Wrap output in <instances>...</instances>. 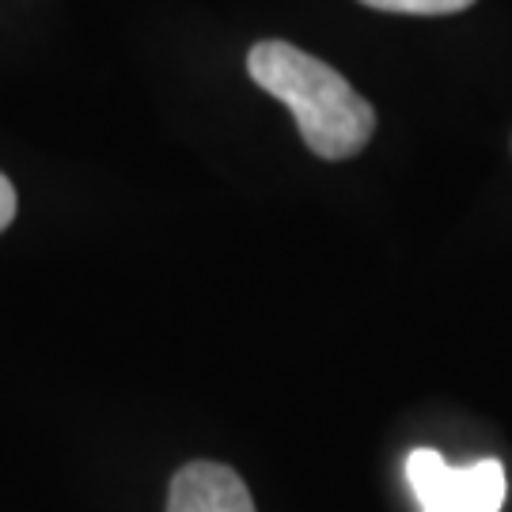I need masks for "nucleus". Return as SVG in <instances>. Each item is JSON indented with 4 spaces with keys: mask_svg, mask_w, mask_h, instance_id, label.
Wrapping results in <instances>:
<instances>
[{
    "mask_svg": "<svg viewBox=\"0 0 512 512\" xmlns=\"http://www.w3.org/2000/svg\"><path fill=\"white\" fill-rule=\"evenodd\" d=\"M247 73L258 88L296 114L304 145L323 160H349L372 141L376 110L353 92L342 73L289 42H258L247 54Z\"/></svg>",
    "mask_w": 512,
    "mask_h": 512,
    "instance_id": "f257e3e1",
    "label": "nucleus"
},
{
    "mask_svg": "<svg viewBox=\"0 0 512 512\" xmlns=\"http://www.w3.org/2000/svg\"><path fill=\"white\" fill-rule=\"evenodd\" d=\"M167 512H255L251 490L224 463H186L171 478Z\"/></svg>",
    "mask_w": 512,
    "mask_h": 512,
    "instance_id": "f03ea898",
    "label": "nucleus"
},
{
    "mask_svg": "<svg viewBox=\"0 0 512 512\" xmlns=\"http://www.w3.org/2000/svg\"><path fill=\"white\" fill-rule=\"evenodd\" d=\"M406 478L414 486L421 512H459V467L433 452L418 448L406 459Z\"/></svg>",
    "mask_w": 512,
    "mask_h": 512,
    "instance_id": "7ed1b4c3",
    "label": "nucleus"
},
{
    "mask_svg": "<svg viewBox=\"0 0 512 512\" xmlns=\"http://www.w3.org/2000/svg\"><path fill=\"white\" fill-rule=\"evenodd\" d=\"M505 505V467L497 459H478L459 467V512H501Z\"/></svg>",
    "mask_w": 512,
    "mask_h": 512,
    "instance_id": "20e7f679",
    "label": "nucleus"
},
{
    "mask_svg": "<svg viewBox=\"0 0 512 512\" xmlns=\"http://www.w3.org/2000/svg\"><path fill=\"white\" fill-rule=\"evenodd\" d=\"M376 12H403V16H452L471 8L475 0H361Z\"/></svg>",
    "mask_w": 512,
    "mask_h": 512,
    "instance_id": "39448f33",
    "label": "nucleus"
},
{
    "mask_svg": "<svg viewBox=\"0 0 512 512\" xmlns=\"http://www.w3.org/2000/svg\"><path fill=\"white\" fill-rule=\"evenodd\" d=\"M16 220V186L0 175V232Z\"/></svg>",
    "mask_w": 512,
    "mask_h": 512,
    "instance_id": "423d86ee",
    "label": "nucleus"
}]
</instances>
